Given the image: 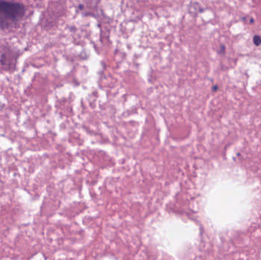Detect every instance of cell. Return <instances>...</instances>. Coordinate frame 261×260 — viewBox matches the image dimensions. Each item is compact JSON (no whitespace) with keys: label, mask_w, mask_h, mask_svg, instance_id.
Returning <instances> with one entry per match:
<instances>
[{"label":"cell","mask_w":261,"mask_h":260,"mask_svg":"<svg viewBox=\"0 0 261 260\" xmlns=\"http://www.w3.org/2000/svg\"><path fill=\"white\" fill-rule=\"evenodd\" d=\"M26 9L19 2L0 1V29H6L19 22Z\"/></svg>","instance_id":"obj_1"},{"label":"cell","mask_w":261,"mask_h":260,"mask_svg":"<svg viewBox=\"0 0 261 260\" xmlns=\"http://www.w3.org/2000/svg\"><path fill=\"white\" fill-rule=\"evenodd\" d=\"M253 43L254 44L255 46H260L261 45V36L258 35V34H256L253 37Z\"/></svg>","instance_id":"obj_2"},{"label":"cell","mask_w":261,"mask_h":260,"mask_svg":"<svg viewBox=\"0 0 261 260\" xmlns=\"http://www.w3.org/2000/svg\"><path fill=\"white\" fill-rule=\"evenodd\" d=\"M225 46L224 44H221V46H220V54H224L225 52Z\"/></svg>","instance_id":"obj_3"},{"label":"cell","mask_w":261,"mask_h":260,"mask_svg":"<svg viewBox=\"0 0 261 260\" xmlns=\"http://www.w3.org/2000/svg\"><path fill=\"white\" fill-rule=\"evenodd\" d=\"M218 86H215L212 88V91H213V92H216V91L218 90Z\"/></svg>","instance_id":"obj_4"}]
</instances>
